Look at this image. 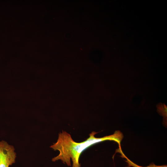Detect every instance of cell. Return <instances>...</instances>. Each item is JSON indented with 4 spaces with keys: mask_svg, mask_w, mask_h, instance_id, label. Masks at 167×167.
<instances>
[{
    "mask_svg": "<svg viewBox=\"0 0 167 167\" xmlns=\"http://www.w3.org/2000/svg\"><path fill=\"white\" fill-rule=\"evenodd\" d=\"M97 133L92 131L89 134V137L85 141L81 143L75 142L71 135L65 131H62L58 134L57 142L50 147L54 151L59 152L58 155L52 159L53 161L60 160L69 166H71L70 159L73 162L72 167H80L79 158L82 152L91 145L106 140L115 141L120 148V143L123 135L119 131H116L112 135L101 138H97L95 135Z\"/></svg>",
    "mask_w": 167,
    "mask_h": 167,
    "instance_id": "6da1fadb",
    "label": "cell"
},
{
    "mask_svg": "<svg viewBox=\"0 0 167 167\" xmlns=\"http://www.w3.org/2000/svg\"><path fill=\"white\" fill-rule=\"evenodd\" d=\"M16 153L13 146L6 141H0V167H9L15 162Z\"/></svg>",
    "mask_w": 167,
    "mask_h": 167,
    "instance_id": "7a4b0ae2",
    "label": "cell"
},
{
    "mask_svg": "<svg viewBox=\"0 0 167 167\" xmlns=\"http://www.w3.org/2000/svg\"><path fill=\"white\" fill-rule=\"evenodd\" d=\"M123 156L126 158V161L128 163L129 166H133V167H167V165H157L154 164L153 163L150 164L149 165L146 167H143L137 165V164L133 163L130 160L128 159L125 156V155H124Z\"/></svg>",
    "mask_w": 167,
    "mask_h": 167,
    "instance_id": "3957f363",
    "label": "cell"
},
{
    "mask_svg": "<svg viewBox=\"0 0 167 167\" xmlns=\"http://www.w3.org/2000/svg\"><path fill=\"white\" fill-rule=\"evenodd\" d=\"M125 167H130V166H126Z\"/></svg>",
    "mask_w": 167,
    "mask_h": 167,
    "instance_id": "277c9868",
    "label": "cell"
}]
</instances>
